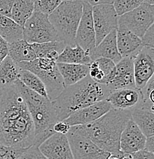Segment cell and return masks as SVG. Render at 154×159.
<instances>
[{"instance_id": "obj_1", "label": "cell", "mask_w": 154, "mask_h": 159, "mask_svg": "<svg viewBox=\"0 0 154 159\" xmlns=\"http://www.w3.org/2000/svg\"><path fill=\"white\" fill-rule=\"evenodd\" d=\"M35 126L22 95L15 84L0 97V142L27 148L35 144Z\"/></svg>"}, {"instance_id": "obj_2", "label": "cell", "mask_w": 154, "mask_h": 159, "mask_svg": "<svg viewBox=\"0 0 154 159\" xmlns=\"http://www.w3.org/2000/svg\"><path fill=\"white\" fill-rule=\"evenodd\" d=\"M130 119V110L111 108L91 123L71 126L69 132L87 137L103 150L123 158L125 155L120 149V135Z\"/></svg>"}, {"instance_id": "obj_3", "label": "cell", "mask_w": 154, "mask_h": 159, "mask_svg": "<svg viewBox=\"0 0 154 159\" xmlns=\"http://www.w3.org/2000/svg\"><path fill=\"white\" fill-rule=\"evenodd\" d=\"M110 92L107 85L95 82L89 75L73 85L65 87L52 101L58 122L64 120L78 109L105 100Z\"/></svg>"}, {"instance_id": "obj_4", "label": "cell", "mask_w": 154, "mask_h": 159, "mask_svg": "<svg viewBox=\"0 0 154 159\" xmlns=\"http://www.w3.org/2000/svg\"><path fill=\"white\" fill-rule=\"evenodd\" d=\"M14 84L26 101L35 126L34 145L39 146L44 140L55 133L53 126L58 120L52 101L29 89L19 80Z\"/></svg>"}, {"instance_id": "obj_5", "label": "cell", "mask_w": 154, "mask_h": 159, "mask_svg": "<svg viewBox=\"0 0 154 159\" xmlns=\"http://www.w3.org/2000/svg\"><path fill=\"white\" fill-rule=\"evenodd\" d=\"M83 1H62L49 16L59 41L66 45H75V36L82 15Z\"/></svg>"}, {"instance_id": "obj_6", "label": "cell", "mask_w": 154, "mask_h": 159, "mask_svg": "<svg viewBox=\"0 0 154 159\" xmlns=\"http://www.w3.org/2000/svg\"><path fill=\"white\" fill-rule=\"evenodd\" d=\"M18 65L20 69L29 70L40 78L45 86L48 97L51 101L57 98L65 87L56 61L39 57L31 61L19 63Z\"/></svg>"}, {"instance_id": "obj_7", "label": "cell", "mask_w": 154, "mask_h": 159, "mask_svg": "<svg viewBox=\"0 0 154 159\" xmlns=\"http://www.w3.org/2000/svg\"><path fill=\"white\" fill-rule=\"evenodd\" d=\"M23 39L30 44L59 41L49 16L36 11L23 25Z\"/></svg>"}, {"instance_id": "obj_8", "label": "cell", "mask_w": 154, "mask_h": 159, "mask_svg": "<svg viewBox=\"0 0 154 159\" xmlns=\"http://www.w3.org/2000/svg\"><path fill=\"white\" fill-rule=\"evenodd\" d=\"M153 5L142 3L140 6L123 16H119L118 25L125 27L141 38L147 29L153 25Z\"/></svg>"}, {"instance_id": "obj_9", "label": "cell", "mask_w": 154, "mask_h": 159, "mask_svg": "<svg viewBox=\"0 0 154 159\" xmlns=\"http://www.w3.org/2000/svg\"><path fill=\"white\" fill-rule=\"evenodd\" d=\"M93 22L97 46L107 34L118 28V19L113 5L102 4L92 6Z\"/></svg>"}, {"instance_id": "obj_10", "label": "cell", "mask_w": 154, "mask_h": 159, "mask_svg": "<svg viewBox=\"0 0 154 159\" xmlns=\"http://www.w3.org/2000/svg\"><path fill=\"white\" fill-rule=\"evenodd\" d=\"M67 137L74 159H107L110 155L82 135L68 132Z\"/></svg>"}, {"instance_id": "obj_11", "label": "cell", "mask_w": 154, "mask_h": 159, "mask_svg": "<svg viewBox=\"0 0 154 159\" xmlns=\"http://www.w3.org/2000/svg\"><path fill=\"white\" fill-rule=\"evenodd\" d=\"M75 44L88 52L96 46L92 6L85 1H83L82 15L76 32Z\"/></svg>"}, {"instance_id": "obj_12", "label": "cell", "mask_w": 154, "mask_h": 159, "mask_svg": "<svg viewBox=\"0 0 154 159\" xmlns=\"http://www.w3.org/2000/svg\"><path fill=\"white\" fill-rule=\"evenodd\" d=\"M133 73L137 88H143L154 74V48L143 47L133 61Z\"/></svg>"}, {"instance_id": "obj_13", "label": "cell", "mask_w": 154, "mask_h": 159, "mask_svg": "<svg viewBox=\"0 0 154 159\" xmlns=\"http://www.w3.org/2000/svg\"><path fill=\"white\" fill-rule=\"evenodd\" d=\"M106 100L112 108L121 110H131L143 106V93L141 89L124 88L111 91Z\"/></svg>"}, {"instance_id": "obj_14", "label": "cell", "mask_w": 154, "mask_h": 159, "mask_svg": "<svg viewBox=\"0 0 154 159\" xmlns=\"http://www.w3.org/2000/svg\"><path fill=\"white\" fill-rule=\"evenodd\" d=\"M48 159H74L67 135L53 134L39 146Z\"/></svg>"}, {"instance_id": "obj_15", "label": "cell", "mask_w": 154, "mask_h": 159, "mask_svg": "<svg viewBox=\"0 0 154 159\" xmlns=\"http://www.w3.org/2000/svg\"><path fill=\"white\" fill-rule=\"evenodd\" d=\"M111 108V105L106 99L99 101L84 108L78 109L63 121L70 126L86 125L100 118Z\"/></svg>"}, {"instance_id": "obj_16", "label": "cell", "mask_w": 154, "mask_h": 159, "mask_svg": "<svg viewBox=\"0 0 154 159\" xmlns=\"http://www.w3.org/2000/svg\"><path fill=\"white\" fill-rule=\"evenodd\" d=\"M147 137L131 119L127 122L120 135V149L124 155H131L143 150Z\"/></svg>"}, {"instance_id": "obj_17", "label": "cell", "mask_w": 154, "mask_h": 159, "mask_svg": "<svg viewBox=\"0 0 154 159\" xmlns=\"http://www.w3.org/2000/svg\"><path fill=\"white\" fill-rule=\"evenodd\" d=\"M135 57H122L116 64V72L113 80L107 87L110 91L124 88H135L133 61Z\"/></svg>"}, {"instance_id": "obj_18", "label": "cell", "mask_w": 154, "mask_h": 159, "mask_svg": "<svg viewBox=\"0 0 154 159\" xmlns=\"http://www.w3.org/2000/svg\"><path fill=\"white\" fill-rule=\"evenodd\" d=\"M117 45L122 57H135L143 47L140 37L121 25L117 29Z\"/></svg>"}, {"instance_id": "obj_19", "label": "cell", "mask_w": 154, "mask_h": 159, "mask_svg": "<svg viewBox=\"0 0 154 159\" xmlns=\"http://www.w3.org/2000/svg\"><path fill=\"white\" fill-rule=\"evenodd\" d=\"M92 61L99 57L111 60L117 64L122 58L117 49V29L109 33L104 39L89 52Z\"/></svg>"}, {"instance_id": "obj_20", "label": "cell", "mask_w": 154, "mask_h": 159, "mask_svg": "<svg viewBox=\"0 0 154 159\" xmlns=\"http://www.w3.org/2000/svg\"><path fill=\"white\" fill-rule=\"evenodd\" d=\"M57 66L65 87L79 82L89 74L88 64L57 63Z\"/></svg>"}, {"instance_id": "obj_21", "label": "cell", "mask_w": 154, "mask_h": 159, "mask_svg": "<svg viewBox=\"0 0 154 159\" xmlns=\"http://www.w3.org/2000/svg\"><path fill=\"white\" fill-rule=\"evenodd\" d=\"M8 55L16 64L37 58L31 44L24 39L8 44Z\"/></svg>"}, {"instance_id": "obj_22", "label": "cell", "mask_w": 154, "mask_h": 159, "mask_svg": "<svg viewBox=\"0 0 154 159\" xmlns=\"http://www.w3.org/2000/svg\"><path fill=\"white\" fill-rule=\"evenodd\" d=\"M131 119L146 137L154 135V112L151 109L138 107L130 110Z\"/></svg>"}, {"instance_id": "obj_23", "label": "cell", "mask_w": 154, "mask_h": 159, "mask_svg": "<svg viewBox=\"0 0 154 159\" xmlns=\"http://www.w3.org/2000/svg\"><path fill=\"white\" fill-rule=\"evenodd\" d=\"M92 62L88 51L75 44L74 46L66 45L62 52L58 55L56 63L75 64H90Z\"/></svg>"}, {"instance_id": "obj_24", "label": "cell", "mask_w": 154, "mask_h": 159, "mask_svg": "<svg viewBox=\"0 0 154 159\" xmlns=\"http://www.w3.org/2000/svg\"><path fill=\"white\" fill-rule=\"evenodd\" d=\"M20 70L18 64L6 56L0 64V87L4 89L13 85L19 80Z\"/></svg>"}, {"instance_id": "obj_25", "label": "cell", "mask_w": 154, "mask_h": 159, "mask_svg": "<svg viewBox=\"0 0 154 159\" xmlns=\"http://www.w3.org/2000/svg\"><path fill=\"white\" fill-rule=\"evenodd\" d=\"M0 36L8 44L23 39V27L8 16L0 15Z\"/></svg>"}, {"instance_id": "obj_26", "label": "cell", "mask_w": 154, "mask_h": 159, "mask_svg": "<svg viewBox=\"0 0 154 159\" xmlns=\"http://www.w3.org/2000/svg\"><path fill=\"white\" fill-rule=\"evenodd\" d=\"M36 57H45L52 61H57L58 55L62 52L66 44L63 41H54L44 43H34L31 44Z\"/></svg>"}, {"instance_id": "obj_27", "label": "cell", "mask_w": 154, "mask_h": 159, "mask_svg": "<svg viewBox=\"0 0 154 159\" xmlns=\"http://www.w3.org/2000/svg\"><path fill=\"white\" fill-rule=\"evenodd\" d=\"M34 11L33 0H16L12 7L9 18L23 27Z\"/></svg>"}, {"instance_id": "obj_28", "label": "cell", "mask_w": 154, "mask_h": 159, "mask_svg": "<svg viewBox=\"0 0 154 159\" xmlns=\"http://www.w3.org/2000/svg\"><path fill=\"white\" fill-rule=\"evenodd\" d=\"M19 80L28 88L49 99L44 84L39 77L27 70H20Z\"/></svg>"}, {"instance_id": "obj_29", "label": "cell", "mask_w": 154, "mask_h": 159, "mask_svg": "<svg viewBox=\"0 0 154 159\" xmlns=\"http://www.w3.org/2000/svg\"><path fill=\"white\" fill-rule=\"evenodd\" d=\"M94 64L100 69L104 74V82L103 84L109 85L113 80L116 72V64L111 60L105 58V57H99V58L93 61Z\"/></svg>"}, {"instance_id": "obj_30", "label": "cell", "mask_w": 154, "mask_h": 159, "mask_svg": "<svg viewBox=\"0 0 154 159\" xmlns=\"http://www.w3.org/2000/svg\"><path fill=\"white\" fill-rule=\"evenodd\" d=\"M143 3V0H114L113 6L117 16H123Z\"/></svg>"}, {"instance_id": "obj_31", "label": "cell", "mask_w": 154, "mask_h": 159, "mask_svg": "<svg viewBox=\"0 0 154 159\" xmlns=\"http://www.w3.org/2000/svg\"><path fill=\"white\" fill-rule=\"evenodd\" d=\"M143 93V106L141 107L154 110L153 108V93H154V77L153 76L141 89Z\"/></svg>"}, {"instance_id": "obj_32", "label": "cell", "mask_w": 154, "mask_h": 159, "mask_svg": "<svg viewBox=\"0 0 154 159\" xmlns=\"http://www.w3.org/2000/svg\"><path fill=\"white\" fill-rule=\"evenodd\" d=\"M35 11L49 16L62 2V0H33Z\"/></svg>"}, {"instance_id": "obj_33", "label": "cell", "mask_w": 154, "mask_h": 159, "mask_svg": "<svg viewBox=\"0 0 154 159\" xmlns=\"http://www.w3.org/2000/svg\"><path fill=\"white\" fill-rule=\"evenodd\" d=\"M26 148L8 146L0 142V159H17Z\"/></svg>"}, {"instance_id": "obj_34", "label": "cell", "mask_w": 154, "mask_h": 159, "mask_svg": "<svg viewBox=\"0 0 154 159\" xmlns=\"http://www.w3.org/2000/svg\"><path fill=\"white\" fill-rule=\"evenodd\" d=\"M17 159H48L39 150L37 145H31L26 149Z\"/></svg>"}, {"instance_id": "obj_35", "label": "cell", "mask_w": 154, "mask_h": 159, "mask_svg": "<svg viewBox=\"0 0 154 159\" xmlns=\"http://www.w3.org/2000/svg\"><path fill=\"white\" fill-rule=\"evenodd\" d=\"M153 25H152L146 31L141 39L142 44L143 47H149L154 48V34H153Z\"/></svg>"}, {"instance_id": "obj_36", "label": "cell", "mask_w": 154, "mask_h": 159, "mask_svg": "<svg viewBox=\"0 0 154 159\" xmlns=\"http://www.w3.org/2000/svg\"><path fill=\"white\" fill-rule=\"evenodd\" d=\"M16 0H0V15L9 17L11 9Z\"/></svg>"}, {"instance_id": "obj_37", "label": "cell", "mask_w": 154, "mask_h": 159, "mask_svg": "<svg viewBox=\"0 0 154 159\" xmlns=\"http://www.w3.org/2000/svg\"><path fill=\"white\" fill-rule=\"evenodd\" d=\"M71 126L68 124L66 123L64 121H59L54 123V126H53V130L55 133L59 134H64V135H67L68 133L69 130H70Z\"/></svg>"}, {"instance_id": "obj_38", "label": "cell", "mask_w": 154, "mask_h": 159, "mask_svg": "<svg viewBox=\"0 0 154 159\" xmlns=\"http://www.w3.org/2000/svg\"><path fill=\"white\" fill-rule=\"evenodd\" d=\"M130 155L131 159H154V155L153 152H147L144 149L134 152Z\"/></svg>"}, {"instance_id": "obj_39", "label": "cell", "mask_w": 154, "mask_h": 159, "mask_svg": "<svg viewBox=\"0 0 154 159\" xmlns=\"http://www.w3.org/2000/svg\"><path fill=\"white\" fill-rule=\"evenodd\" d=\"M8 55V43L0 36V64Z\"/></svg>"}, {"instance_id": "obj_40", "label": "cell", "mask_w": 154, "mask_h": 159, "mask_svg": "<svg viewBox=\"0 0 154 159\" xmlns=\"http://www.w3.org/2000/svg\"><path fill=\"white\" fill-rule=\"evenodd\" d=\"M144 150L147 152H154V138L153 136L147 137L145 142V146H144Z\"/></svg>"}, {"instance_id": "obj_41", "label": "cell", "mask_w": 154, "mask_h": 159, "mask_svg": "<svg viewBox=\"0 0 154 159\" xmlns=\"http://www.w3.org/2000/svg\"><path fill=\"white\" fill-rule=\"evenodd\" d=\"M87 2H88L91 6H94L97 5H102V4H113L114 0H83Z\"/></svg>"}, {"instance_id": "obj_42", "label": "cell", "mask_w": 154, "mask_h": 159, "mask_svg": "<svg viewBox=\"0 0 154 159\" xmlns=\"http://www.w3.org/2000/svg\"><path fill=\"white\" fill-rule=\"evenodd\" d=\"M107 159H122V158H120V157L117 156V155H111V154H110V155L107 157Z\"/></svg>"}, {"instance_id": "obj_43", "label": "cell", "mask_w": 154, "mask_h": 159, "mask_svg": "<svg viewBox=\"0 0 154 159\" xmlns=\"http://www.w3.org/2000/svg\"><path fill=\"white\" fill-rule=\"evenodd\" d=\"M143 3L149 5H153L154 0H143Z\"/></svg>"}, {"instance_id": "obj_44", "label": "cell", "mask_w": 154, "mask_h": 159, "mask_svg": "<svg viewBox=\"0 0 154 159\" xmlns=\"http://www.w3.org/2000/svg\"><path fill=\"white\" fill-rule=\"evenodd\" d=\"M122 159H131V158H130V155H125V156H124Z\"/></svg>"}, {"instance_id": "obj_45", "label": "cell", "mask_w": 154, "mask_h": 159, "mask_svg": "<svg viewBox=\"0 0 154 159\" xmlns=\"http://www.w3.org/2000/svg\"><path fill=\"white\" fill-rule=\"evenodd\" d=\"M2 89H3L0 87V97H1V94H2Z\"/></svg>"}, {"instance_id": "obj_46", "label": "cell", "mask_w": 154, "mask_h": 159, "mask_svg": "<svg viewBox=\"0 0 154 159\" xmlns=\"http://www.w3.org/2000/svg\"><path fill=\"white\" fill-rule=\"evenodd\" d=\"M62 1H74V0H62Z\"/></svg>"}]
</instances>
